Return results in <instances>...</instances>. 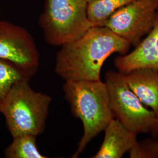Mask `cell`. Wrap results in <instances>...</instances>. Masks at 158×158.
<instances>
[{"label":"cell","mask_w":158,"mask_h":158,"mask_svg":"<svg viewBox=\"0 0 158 158\" xmlns=\"http://www.w3.org/2000/svg\"><path fill=\"white\" fill-rule=\"evenodd\" d=\"M130 43L106 27H92L78 39L61 46L55 72L65 81L100 80L108 57L128 52Z\"/></svg>","instance_id":"6da1fadb"},{"label":"cell","mask_w":158,"mask_h":158,"mask_svg":"<svg viewBox=\"0 0 158 158\" xmlns=\"http://www.w3.org/2000/svg\"><path fill=\"white\" fill-rule=\"evenodd\" d=\"M63 90L72 114L81 120L83 126V134L72 156L77 158L114 117L107 85L101 80L65 81Z\"/></svg>","instance_id":"7a4b0ae2"},{"label":"cell","mask_w":158,"mask_h":158,"mask_svg":"<svg viewBox=\"0 0 158 158\" xmlns=\"http://www.w3.org/2000/svg\"><path fill=\"white\" fill-rule=\"evenodd\" d=\"M29 81L23 79L13 85L1 109L12 138L25 134L37 136L45 130L52 99L34 90Z\"/></svg>","instance_id":"3957f363"},{"label":"cell","mask_w":158,"mask_h":158,"mask_svg":"<svg viewBox=\"0 0 158 158\" xmlns=\"http://www.w3.org/2000/svg\"><path fill=\"white\" fill-rule=\"evenodd\" d=\"M85 0H46L40 25L46 42L62 46L81 37L92 27Z\"/></svg>","instance_id":"277c9868"},{"label":"cell","mask_w":158,"mask_h":158,"mask_svg":"<svg viewBox=\"0 0 158 158\" xmlns=\"http://www.w3.org/2000/svg\"><path fill=\"white\" fill-rule=\"evenodd\" d=\"M104 82L114 118L136 134L151 133L153 135H158L156 115L152 110L148 109L130 89L124 74L108 71Z\"/></svg>","instance_id":"5b68a950"},{"label":"cell","mask_w":158,"mask_h":158,"mask_svg":"<svg viewBox=\"0 0 158 158\" xmlns=\"http://www.w3.org/2000/svg\"><path fill=\"white\" fill-rule=\"evenodd\" d=\"M0 59L11 63L29 79L40 68V53L32 35L5 20H0Z\"/></svg>","instance_id":"8992f818"},{"label":"cell","mask_w":158,"mask_h":158,"mask_svg":"<svg viewBox=\"0 0 158 158\" xmlns=\"http://www.w3.org/2000/svg\"><path fill=\"white\" fill-rule=\"evenodd\" d=\"M158 10L154 0H135L115 12L102 27L136 46L152 30Z\"/></svg>","instance_id":"52a82bcc"},{"label":"cell","mask_w":158,"mask_h":158,"mask_svg":"<svg viewBox=\"0 0 158 158\" xmlns=\"http://www.w3.org/2000/svg\"><path fill=\"white\" fill-rule=\"evenodd\" d=\"M135 47L134 51L115 59L118 72L125 74L142 68L158 69V10L152 30Z\"/></svg>","instance_id":"ba28073f"},{"label":"cell","mask_w":158,"mask_h":158,"mask_svg":"<svg viewBox=\"0 0 158 158\" xmlns=\"http://www.w3.org/2000/svg\"><path fill=\"white\" fill-rule=\"evenodd\" d=\"M104 131L102 143L92 158H121L137 142V134L127 129L117 119L113 118Z\"/></svg>","instance_id":"9c48e42d"},{"label":"cell","mask_w":158,"mask_h":158,"mask_svg":"<svg viewBox=\"0 0 158 158\" xmlns=\"http://www.w3.org/2000/svg\"><path fill=\"white\" fill-rule=\"evenodd\" d=\"M129 87L158 115V69L142 68L124 74Z\"/></svg>","instance_id":"30bf717a"},{"label":"cell","mask_w":158,"mask_h":158,"mask_svg":"<svg viewBox=\"0 0 158 158\" xmlns=\"http://www.w3.org/2000/svg\"><path fill=\"white\" fill-rule=\"evenodd\" d=\"M135 0H94L88 2L87 15L93 27H102L115 11Z\"/></svg>","instance_id":"8fae6325"},{"label":"cell","mask_w":158,"mask_h":158,"mask_svg":"<svg viewBox=\"0 0 158 158\" xmlns=\"http://www.w3.org/2000/svg\"><path fill=\"white\" fill-rule=\"evenodd\" d=\"M6 158H46L38 149L36 136L25 134L13 137L11 143L4 150Z\"/></svg>","instance_id":"7c38bea8"},{"label":"cell","mask_w":158,"mask_h":158,"mask_svg":"<svg viewBox=\"0 0 158 158\" xmlns=\"http://www.w3.org/2000/svg\"><path fill=\"white\" fill-rule=\"evenodd\" d=\"M29 77L14 64L0 59V111L6 96L17 81Z\"/></svg>","instance_id":"4fadbf2b"},{"label":"cell","mask_w":158,"mask_h":158,"mask_svg":"<svg viewBox=\"0 0 158 158\" xmlns=\"http://www.w3.org/2000/svg\"><path fill=\"white\" fill-rule=\"evenodd\" d=\"M128 153L131 158H158V140L146 139L137 141Z\"/></svg>","instance_id":"5bb4252c"},{"label":"cell","mask_w":158,"mask_h":158,"mask_svg":"<svg viewBox=\"0 0 158 158\" xmlns=\"http://www.w3.org/2000/svg\"><path fill=\"white\" fill-rule=\"evenodd\" d=\"M156 126H157V132H158V115L157 116V125H156Z\"/></svg>","instance_id":"9a60e30c"},{"label":"cell","mask_w":158,"mask_h":158,"mask_svg":"<svg viewBox=\"0 0 158 158\" xmlns=\"http://www.w3.org/2000/svg\"><path fill=\"white\" fill-rule=\"evenodd\" d=\"M87 2H91V1H94V0H85Z\"/></svg>","instance_id":"2e32d148"},{"label":"cell","mask_w":158,"mask_h":158,"mask_svg":"<svg viewBox=\"0 0 158 158\" xmlns=\"http://www.w3.org/2000/svg\"><path fill=\"white\" fill-rule=\"evenodd\" d=\"M155 1V2L157 4V5L158 6V0H154Z\"/></svg>","instance_id":"e0dca14e"}]
</instances>
